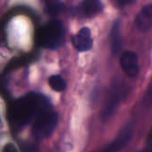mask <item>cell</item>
Masks as SVG:
<instances>
[{"label":"cell","mask_w":152,"mask_h":152,"mask_svg":"<svg viewBox=\"0 0 152 152\" xmlns=\"http://www.w3.org/2000/svg\"><path fill=\"white\" fill-rule=\"evenodd\" d=\"M32 122V133L34 137L42 140L50 136L55 131L58 122V115L48 104L38 113Z\"/></svg>","instance_id":"7a4b0ae2"},{"label":"cell","mask_w":152,"mask_h":152,"mask_svg":"<svg viewBox=\"0 0 152 152\" xmlns=\"http://www.w3.org/2000/svg\"><path fill=\"white\" fill-rule=\"evenodd\" d=\"M135 27L142 31H148L152 27V3L145 6L135 18Z\"/></svg>","instance_id":"ba28073f"},{"label":"cell","mask_w":152,"mask_h":152,"mask_svg":"<svg viewBox=\"0 0 152 152\" xmlns=\"http://www.w3.org/2000/svg\"><path fill=\"white\" fill-rule=\"evenodd\" d=\"M48 83L54 91H58V92L64 91L66 88V83L64 79L61 75H58V74L52 75L51 77H49Z\"/></svg>","instance_id":"8fae6325"},{"label":"cell","mask_w":152,"mask_h":152,"mask_svg":"<svg viewBox=\"0 0 152 152\" xmlns=\"http://www.w3.org/2000/svg\"><path fill=\"white\" fill-rule=\"evenodd\" d=\"M120 64L124 72L129 77H136L139 72V62L137 55L132 51H125L122 54Z\"/></svg>","instance_id":"8992f818"},{"label":"cell","mask_w":152,"mask_h":152,"mask_svg":"<svg viewBox=\"0 0 152 152\" xmlns=\"http://www.w3.org/2000/svg\"><path fill=\"white\" fill-rule=\"evenodd\" d=\"M64 40V30L59 21H51L42 26L37 33V42L39 46L54 49L60 47Z\"/></svg>","instance_id":"3957f363"},{"label":"cell","mask_w":152,"mask_h":152,"mask_svg":"<svg viewBox=\"0 0 152 152\" xmlns=\"http://www.w3.org/2000/svg\"><path fill=\"white\" fill-rule=\"evenodd\" d=\"M72 45L80 52H85L90 50L93 46V39L91 38V32L89 28L81 29L78 33L74 35L72 39Z\"/></svg>","instance_id":"52a82bcc"},{"label":"cell","mask_w":152,"mask_h":152,"mask_svg":"<svg viewBox=\"0 0 152 152\" xmlns=\"http://www.w3.org/2000/svg\"><path fill=\"white\" fill-rule=\"evenodd\" d=\"M2 152H18L16 146L13 143H7L5 145Z\"/></svg>","instance_id":"7c38bea8"},{"label":"cell","mask_w":152,"mask_h":152,"mask_svg":"<svg viewBox=\"0 0 152 152\" xmlns=\"http://www.w3.org/2000/svg\"><path fill=\"white\" fill-rule=\"evenodd\" d=\"M135 1V0H116V2H117V5L119 7H126L128 5H131L132 4L133 2Z\"/></svg>","instance_id":"5bb4252c"},{"label":"cell","mask_w":152,"mask_h":152,"mask_svg":"<svg viewBox=\"0 0 152 152\" xmlns=\"http://www.w3.org/2000/svg\"><path fill=\"white\" fill-rule=\"evenodd\" d=\"M149 141L152 142V129H151V132H150V134H149Z\"/></svg>","instance_id":"9a60e30c"},{"label":"cell","mask_w":152,"mask_h":152,"mask_svg":"<svg viewBox=\"0 0 152 152\" xmlns=\"http://www.w3.org/2000/svg\"><path fill=\"white\" fill-rule=\"evenodd\" d=\"M102 9L99 0H83L79 5L77 10L79 14L84 16H92L99 14Z\"/></svg>","instance_id":"9c48e42d"},{"label":"cell","mask_w":152,"mask_h":152,"mask_svg":"<svg viewBox=\"0 0 152 152\" xmlns=\"http://www.w3.org/2000/svg\"><path fill=\"white\" fill-rule=\"evenodd\" d=\"M125 89L124 86H116L114 88L112 92L110 93V96L104 107V109L101 114V117L104 121L109 119L115 112L117 110L120 103L122 102L124 97L125 96Z\"/></svg>","instance_id":"277c9868"},{"label":"cell","mask_w":152,"mask_h":152,"mask_svg":"<svg viewBox=\"0 0 152 152\" xmlns=\"http://www.w3.org/2000/svg\"><path fill=\"white\" fill-rule=\"evenodd\" d=\"M133 128L134 127L132 124H128L120 132L116 139L107 147H106V148H104L101 152H118L119 150H121L132 139L133 134Z\"/></svg>","instance_id":"5b68a950"},{"label":"cell","mask_w":152,"mask_h":152,"mask_svg":"<svg viewBox=\"0 0 152 152\" xmlns=\"http://www.w3.org/2000/svg\"><path fill=\"white\" fill-rule=\"evenodd\" d=\"M48 102L46 98L37 93H29L16 99L10 108V119L15 126H24L33 121L38 113Z\"/></svg>","instance_id":"6da1fadb"},{"label":"cell","mask_w":152,"mask_h":152,"mask_svg":"<svg viewBox=\"0 0 152 152\" xmlns=\"http://www.w3.org/2000/svg\"><path fill=\"white\" fill-rule=\"evenodd\" d=\"M43 1L46 2L48 5L49 8L51 10H54L55 8H56L58 7V1H59V0H43Z\"/></svg>","instance_id":"4fadbf2b"},{"label":"cell","mask_w":152,"mask_h":152,"mask_svg":"<svg viewBox=\"0 0 152 152\" xmlns=\"http://www.w3.org/2000/svg\"><path fill=\"white\" fill-rule=\"evenodd\" d=\"M121 25L120 22H115L110 32V47L114 56H116L122 48V37H121Z\"/></svg>","instance_id":"30bf717a"}]
</instances>
